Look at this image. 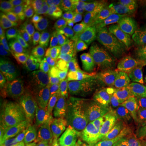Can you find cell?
<instances>
[{
    "instance_id": "obj_48",
    "label": "cell",
    "mask_w": 146,
    "mask_h": 146,
    "mask_svg": "<svg viewBox=\"0 0 146 146\" xmlns=\"http://www.w3.org/2000/svg\"><path fill=\"white\" fill-rule=\"evenodd\" d=\"M145 42H146V38H145Z\"/></svg>"
},
{
    "instance_id": "obj_13",
    "label": "cell",
    "mask_w": 146,
    "mask_h": 146,
    "mask_svg": "<svg viewBox=\"0 0 146 146\" xmlns=\"http://www.w3.org/2000/svg\"><path fill=\"white\" fill-rule=\"evenodd\" d=\"M28 12L20 2H2L0 19L9 27L23 24Z\"/></svg>"
},
{
    "instance_id": "obj_12",
    "label": "cell",
    "mask_w": 146,
    "mask_h": 146,
    "mask_svg": "<svg viewBox=\"0 0 146 146\" xmlns=\"http://www.w3.org/2000/svg\"><path fill=\"white\" fill-rule=\"evenodd\" d=\"M98 49V42L94 36L85 35L80 42L68 46V53L76 62H87L94 57Z\"/></svg>"
},
{
    "instance_id": "obj_43",
    "label": "cell",
    "mask_w": 146,
    "mask_h": 146,
    "mask_svg": "<svg viewBox=\"0 0 146 146\" xmlns=\"http://www.w3.org/2000/svg\"><path fill=\"white\" fill-rule=\"evenodd\" d=\"M85 8H86V11H90L95 9L93 1H85Z\"/></svg>"
},
{
    "instance_id": "obj_15",
    "label": "cell",
    "mask_w": 146,
    "mask_h": 146,
    "mask_svg": "<svg viewBox=\"0 0 146 146\" xmlns=\"http://www.w3.org/2000/svg\"><path fill=\"white\" fill-rule=\"evenodd\" d=\"M43 57L48 58L53 64L59 70V72L64 74L65 71L70 64V58L68 51L64 47L58 42H51L42 52Z\"/></svg>"
},
{
    "instance_id": "obj_9",
    "label": "cell",
    "mask_w": 146,
    "mask_h": 146,
    "mask_svg": "<svg viewBox=\"0 0 146 146\" xmlns=\"http://www.w3.org/2000/svg\"><path fill=\"white\" fill-rule=\"evenodd\" d=\"M50 13V7L46 10L29 13L24 21V24L29 27L40 39L46 41L51 34L48 25Z\"/></svg>"
},
{
    "instance_id": "obj_41",
    "label": "cell",
    "mask_w": 146,
    "mask_h": 146,
    "mask_svg": "<svg viewBox=\"0 0 146 146\" xmlns=\"http://www.w3.org/2000/svg\"><path fill=\"white\" fill-rule=\"evenodd\" d=\"M135 45V50L136 53L141 54L142 55L146 54V42L145 41H138L134 42Z\"/></svg>"
},
{
    "instance_id": "obj_11",
    "label": "cell",
    "mask_w": 146,
    "mask_h": 146,
    "mask_svg": "<svg viewBox=\"0 0 146 146\" xmlns=\"http://www.w3.org/2000/svg\"><path fill=\"white\" fill-rule=\"evenodd\" d=\"M23 108L30 116L36 127L50 128L58 115L59 111L54 106H32L25 103L23 104Z\"/></svg>"
},
{
    "instance_id": "obj_29",
    "label": "cell",
    "mask_w": 146,
    "mask_h": 146,
    "mask_svg": "<svg viewBox=\"0 0 146 146\" xmlns=\"http://www.w3.org/2000/svg\"><path fill=\"white\" fill-rule=\"evenodd\" d=\"M99 12L96 9L86 11L82 17L76 21L71 26L75 29H95Z\"/></svg>"
},
{
    "instance_id": "obj_20",
    "label": "cell",
    "mask_w": 146,
    "mask_h": 146,
    "mask_svg": "<svg viewBox=\"0 0 146 146\" xmlns=\"http://www.w3.org/2000/svg\"><path fill=\"white\" fill-rule=\"evenodd\" d=\"M117 89V77L115 75L114 62L107 63L102 70L99 88V96L115 92Z\"/></svg>"
},
{
    "instance_id": "obj_44",
    "label": "cell",
    "mask_w": 146,
    "mask_h": 146,
    "mask_svg": "<svg viewBox=\"0 0 146 146\" xmlns=\"http://www.w3.org/2000/svg\"><path fill=\"white\" fill-rule=\"evenodd\" d=\"M118 146H136V142H125L119 141Z\"/></svg>"
},
{
    "instance_id": "obj_24",
    "label": "cell",
    "mask_w": 146,
    "mask_h": 146,
    "mask_svg": "<svg viewBox=\"0 0 146 146\" xmlns=\"http://www.w3.org/2000/svg\"><path fill=\"white\" fill-rule=\"evenodd\" d=\"M69 21L62 10L51 13L49 17V29L50 33L54 36H59L68 31Z\"/></svg>"
},
{
    "instance_id": "obj_47",
    "label": "cell",
    "mask_w": 146,
    "mask_h": 146,
    "mask_svg": "<svg viewBox=\"0 0 146 146\" xmlns=\"http://www.w3.org/2000/svg\"><path fill=\"white\" fill-rule=\"evenodd\" d=\"M0 146H3V145H2V144H1V145H0Z\"/></svg>"
},
{
    "instance_id": "obj_27",
    "label": "cell",
    "mask_w": 146,
    "mask_h": 146,
    "mask_svg": "<svg viewBox=\"0 0 146 146\" xmlns=\"http://www.w3.org/2000/svg\"><path fill=\"white\" fill-rule=\"evenodd\" d=\"M82 68L78 63L72 62L69 64V66L63 74L64 76V83L66 89L68 91H72L76 86H78L79 80L81 75Z\"/></svg>"
},
{
    "instance_id": "obj_18",
    "label": "cell",
    "mask_w": 146,
    "mask_h": 146,
    "mask_svg": "<svg viewBox=\"0 0 146 146\" xmlns=\"http://www.w3.org/2000/svg\"><path fill=\"white\" fill-rule=\"evenodd\" d=\"M135 50L134 42L127 36H119L110 46L108 54L113 62H117L128 56Z\"/></svg>"
},
{
    "instance_id": "obj_16",
    "label": "cell",
    "mask_w": 146,
    "mask_h": 146,
    "mask_svg": "<svg viewBox=\"0 0 146 146\" xmlns=\"http://www.w3.org/2000/svg\"><path fill=\"white\" fill-rule=\"evenodd\" d=\"M37 68V60L31 54H25L16 58L11 63V72L16 80L32 76Z\"/></svg>"
},
{
    "instance_id": "obj_39",
    "label": "cell",
    "mask_w": 146,
    "mask_h": 146,
    "mask_svg": "<svg viewBox=\"0 0 146 146\" xmlns=\"http://www.w3.org/2000/svg\"><path fill=\"white\" fill-rule=\"evenodd\" d=\"M138 144H146V119L136 125Z\"/></svg>"
},
{
    "instance_id": "obj_37",
    "label": "cell",
    "mask_w": 146,
    "mask_h": 146,
    "mask_svg": "<svg viewBox=\"0 0 146 146\" xmlns=\"http://www.w3.org/2000/svg\"><path fill=\"white\" fill-rule=\"evenodd\" d=\"M85 35L86 34L83 31H80L71 27L63 36V43L67 47L72 46L77 44Z\"/></svg>"
},
{
    "instance_id": "obj_7",
    "label": "cell",
    "mask_w": 146,
    "mask_h": 146,
    "mask_svg": "<svg viewBox=\"0 0 146 146\" xmlns=\"http://www.w3.org/2000/svg\"><path fill=\"white\" fill-rule=\"evenodd\" d=\"M95 29L106 36L115 37L125 31V21L117 12H100Z\"/></svg>"
},
{
    "instance_id": "obj_5",
    "label": "cell",
    "mask_w": 146,
    "mask_h": 146,
    "mask_svg": "<svg viewBox=\"0 0 146 146\" xmlns=\"http://www.w3.org/2000/svg\"><path fill=\"white\" fill-rule=\"evenodd\" d=\"M122 92L115 91L103 96H97L90 107V113H100L110 121H114L118 110L120 109Z\"/></svg>"
},
{
    "instance_id": "obj_2",
    "label": "cell",
    "mask_w": 146,
    "mask_h": 146,
    "mask_svg": "<svg viewBox=\"0 0 146 146\" xmlns=\"http://www.w3.org/2000/svg\"><path fill=\"white\" fill-rule=\"evenodd\" d=\"M81 123L65 110H60L50 126V134L57 143H67L79 136Z\"/></svg>"
},
{
    "instance_id": "obj_25",
    "label": "cell",
    "mask_w": 146,
    "mask_h": 146,
    "mask_svg": "<svg viewBox=\"0 0 146 146\" xmlns=\"http://www.w3.org/2000/svg\"><path fill=\"white\" fill-rule=\"evenodd\" d=\"M115 119H123L138 125L146 119V108H120Z\"/></svg>"
},
{
    "instance_id": "obj_19",
    "label": "cell",
    "mask_w": 146,
    "mask_h": 146,
    "mask_svg": "<svg viewBox=\"0 0 146 146\" xmlns=\"http://www.w3.org/2000/svg\"><path fill=\"white\" fill-rule=\"evenodd\" d=\"M112 132L122 141L136 142L137 141L136 125L123 119H114Z\"/></svg>"
},
{
    "instance_id": "obj_21",
    "label": "cell",
    "mask_w": 146,
    "mask_h": 146,
    "mask_svg": "<svg viewBox=\"0 0 146 146\" xmlns=\"http://www.w3.org/2000/svg\"><path fill=\"white\" fill-rule=\"evenodd\" d=\"M37 66L54 87L58 89V87L61 86L64 76L59 72L55 65L53 64L51 61L42 56L37 59Z\"/></svg>"
},
{
    "instance_id": "obj_40",
    "label": "cell",
    "mask_w": 146,
    "mask_h": 146,
    "mask_svg": "<svg viewBox=\"0 0 146 146\" xmlns=\"http://www.w3.org/2000/svg\"><path fill=\"white\" fill-rule=\"evenodd\" d=\"M10 72V66L7 61V58L0 53V75Z\"/></svg>"
},
{
    "instance_id": "obj_35",
    "label": "cell",
    "mask_w": 146,
    "mask_h": 146,
    "mask_svg": "<svg viewBox=\"0 0 146 146\" xmlns=\"http://www.w3.org/2000/svg\"><path fill=\"white\" fill-rule=\"evenodd\" d=\"M93 122L96 128L99 131L101 135H105L112 131L113 122L106 118L104 115L100 113H95L92 115Z\"/></svg>"
},
{
    "instance_id": "obj_33",
    "label": "cell",
    "mask_w": 146,
    "mask_h": 146,
    "mask_svg": "<svg viewBox=\"0 0 146 146\" xmlns=\"http://www.w3.org/2000/svg\"><path fill=\"white\" fill-rule=\"evenodd\" d=\"M94 7L98 12H116L122 7L123 1L120 0H93Z\"/></svg>"
},
{
    "instance_id": "obj_42",
    "label": "cell",
    "mask_w": 146,
    "mask_h": 146,
    "mask_svg": "<svg viewBox=\"0 0 146 146\" xmlns=\"http://www.w3.org/2000/svg\"><path fill=\"white\" fill-rule=\"evenodd\" d=\"M62 146H90L81 141H72L64 143Z\"/></svg>"
},
{
    "instance_id": "obj_28",
    "label": "cell",
    "mask_w": 146,
    "mask_h": 146,
    "mask_svg": "<svg viewBox=\"0 0 146 146\" xmlns=\"http://www.w3.org/2000/svg\"><path fill=\"white\" fill-rule=\"evenodd\" d=\"M10 29L14 33L16 36L21 41L28 45L33 46L34 43L37 41L36 34L32 30L29 26H27L25 24H20L15 26L10 27Z\"/></svg>"
},
{
    "instance_id": "obj_32",
    "label": "cell",
    "mask_w": 146,
    "mask_h": 146,
    "mask_svg": "<svg viewBox=\"0 0 146 146\" xmlns=\"http://www.w3.org/2000/svg\"><path fill=\"white\" fill-rule=\"evenodd\" d=\"M124 36L133 42L144 41L146 38V23L138 22L131 24L124 31Z\"/></svg>"
},
{
    "instance_id": "obj_10",
    "label": "cell",
    "mask_w": 146,
    "mask_h": 146,
    "mask_svg": "<svg viewBox=\"0 0 146 146\" xmlns=\"http://www.w3.org/2000/svg\"><path fill=\"white\" fill-rule=\"evenodd\" d=\"M100 76V68L97 63L86 62L84 63L79 80L78 90L86 95H93L96 91Z\"/></svg>"
},
{
    "instance_id": "obj_3",
    "label": "cell",
    "mask_w": 146,
    "mask_h": 146,
    "mask_svg": "<svg viewBox=\"0 0 146 146\" xmlns=\"http://www.w3.org/2000/svg\"><path fill=\"white\" fill-rule=\"evenodd\" d=\"M18 93L24 103L32 106H50L52 99L48 97L33 79L26 78L18 84Z\"/></svg>"
},
{
    "instance_id": "obj_1",
    "label": "cell",
    "mask_w": 146,
    "mask_h": 146,
    "mask_svg": "<svg viewBox=\"0 0 146 146\" xmlns=\"http://www.w3.org/2000/svg\"><path fill=\"white\" fill-rule=\"evenodd\" d=\"M0 140L3 146H36L26 126L5 115L1 116Z\"/></svg>"
},
{
    "instance_id": "obj_8",
    "label": "cell",
    "mask_w": 146,
    "mask_h": 146,
    "mask_svg": "<svg viewBox=\"0 0 146 146\" xmlns=\"http://www.w3.org/2000/svg\"><path fill=\"white\" fill-rule=\"evenodd\" d=\"M120 108H146V80L137 79L128 89L122 92Z\"/></svg>"
},
{
    "instance_id": "obj_22",
    "label": "cell",
    "mask_w": 146,
    "mask_h": 146,
    "mask_svg": "<svg viewBox=\"0 0 146 146\" xmlns=\"http://www.w3.org/2000/svg\"><path fill=\"white\" fill-rule=\"evenodd\" d=\"M79 137L80 141L90 146H97L100 140V133L93 122L92 115H88L80 127Z\"/></svg>"
},
{
    "instance_id": "obj_45",
    "label": "cell",
    "mask_w": 146,
    "mask_h": 146,
    "mask_svg": "<svg viewBox=\"0 0 146 146\" xmlns=\"http://www.w3.org/2000/svg\"><path fill=\"white\" fill-rule=\"evenodd\" d=\"M136 146H146V144H137Z\"/></svg>"
},
{
    "instance_id": "obj_6",
    "label": "cell",
    "mask_w": 146,
    "mask_h": 146,
    "mask_svg": "<svg viewBox=\"0 0 146 146\" xmlns=\"http://www.w3.org/2000/svg\"><path fill=\"white\" fill-rule=\"evenodd\" d=\"M89 107L91 106L88 96L80 90L69 94L63 102V110L74 117L81 124L87 118Z\"/></svg>"
},
{
    "instance_id": "obj_14",
    "label": "cell",
    "mask_w": 146,
    "mask_h": 146,
    "mask_svg": "<svg viewBox=\"0 0 146 146\" xmlns=\"http://www.w3.org/2000/svg\"><path fill=\"white\" fill-rule=\"evenodd\" d=\"M124 21L131 23H146V0L123 1L119 11Z\"/></svg>"
},
{
    "instance_id": "obj_36",
    "label": "cell",
    "mask_w": 146,
    "mask_h": 146,
    "mask_svg": "<svg viewBox=\"0 0 146 146\" xmlns=\"http://www.w3.org/2000/svg\"><path fill=\"white\" fill-rule=\"evenodd\" d=\"M0 109L4 112H11L20 110V106L8 96L5 89L0 87Z\"/></svg>"
},
{
    "instance_id": "obj_46",
    "label": "cell",
    "mask_w": 146,
    "mask_h": 146,
    "mask_svg": "<svg viewBox=\"0 0 146 146\" xmlns=\"http://www.w3.org/2000/svg\"><path fill=\"white\" fill-rule=\"evenodd\" d=\"M145 58H146V57H145ZM144 80H146V76H145V78H144Z\"/></svg>"
},
{
    "instance_id": "obj_30",
    "label": "cell",
    "mask_w": 146,
    "mask_h": 146,
    "mask_svg": "<svg viewBox=\"0 0 146 146\" xmlns=\"http://www.w3.org/2000/svg\"><path fill=\"white\" fill-rule=\"evenodd\" d=\"M0 76H1V86H3L5 89L8 96L14 102H16V103L23 106L24 102H22L20 94L16 91V85H15L14 80L10 72L2 74Z\"/></svg>"
},
{
    "instance_id": "obj_23",
    "label": "cell",
    "mask_w": 146,
    "mask_h": 146,
    "mask_svg": "<svg viewBox=\"0 0 146 146\" xmlns=\"http://www.w3.org/2000/svg\"><path fill=\"white\" fill-rule=\"evenodd\" d=\"M61 10L68 18L70 25H72L76 21L82 17L86 12L85 1L83 0H68L63 1Z\"/></svg>"
},
{
    "instance_id": "obj_31",
    "label": "cell",
    "mask_w": 146,
    "mask_h": 146,
    "mask_svg": "<svg viewBox=\"0 0 146 146\" xmlns=\"http://www.w3.org/2000/svg\"><path fill=\"white\" fill-rule=\"evenodd\" d=\"M32 79H33L36 84L42 88V89L46 93L48 97L51 98L58 94V89L53 85L51 82L47 79V77L41 72L39 68H36V70L33 72L31 76Z\"/></svg>"
},
{
    "instance_id": "obj_17",
    "label": "cell",
    "mask_w": 146,
    "mask_h": 146,
    "mask_svg": "<svg viewBox=\"0 0 146 146\" xmlns=\"http://www.w3.org/2000/svg\"><path fill=\"white\" fill-rule=\"evenodd\" d=\"M115 63L129 71L136 77L140 76L141 79H144L146 76V58L141 54L131 53L128 56Z\"/></svg>"
},
{
    "instance_id": "obj_4",
    "label": "cell",
    "mask_w": 146,
    "mask_h": 146,
    "mask_svg": "<svg viewBox=\"0 0 146 146\" xmlns=\"http://www.w3.org/2000/svg\"><path fill=\"white\" fill-rule=\"evenodd\" d=\"M1 53L7 58H12L25 55L35 50L34 46L28 45L21 42L10 27H1Z\"/></svg>"
},
{
    "instance_id": "obj_38",
    "label": "cell",
    "mask_w": 146,
    "mask_h": 146,
    "mask_svg": "<svg viewBox=\"0 0 146 146\" xmlns=\"http://www.w3.org/2000/svg\"><path fill=\"white\" fill-rule=\"evenodd\" d=\"M119 141V139L111 131L101 136L97 146H118Z\"/></svg>"
},
{
    "instance_id": "obj_26",
    "label": "cell",
    "mask_w": 146,
    "mask_h": 146,
    "mask_svg": "<svg viewBox=\"0 0 146 146\" xmlns=\"http://www.w3.org/2000/svg\"><path fill=\"white\" fill-rule=\"evenodd\" d=\"M115 72L117 77V90L119 92H123L128 89L132 84L136 81V76L124 68L119 67L114 62Z\"/></svg>"
},
{
    "instance_id": "obj_34",
    "label": "cell",
    "mask_w": 146,
    "mask_h": 146,
    "mask_svg": "<svg viewBox=\"0 0 146 146\" xmlns=\"http://www.w3.org/2000/svg\"><path fill=\"white\" fill-rule=\"evenodd\" d=\"M53 1L47 0H21L20 3L23 6L25 10L29 13L46 10L50 7Z\"/></svg>"
}]
</instances>
